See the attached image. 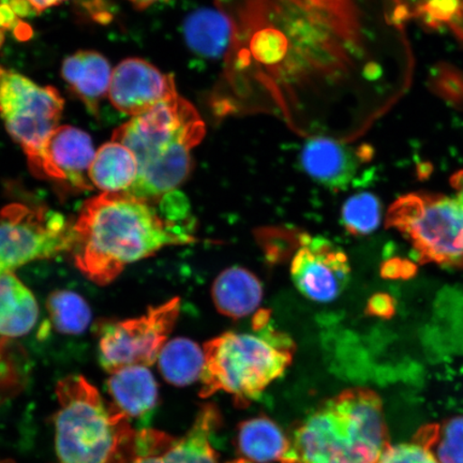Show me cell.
Instances as JSON below:
<instances>
[{"label": "cell", "mask_w": 463, "mask_h": 463, "mask_svg": "<svg viewBox=\"0 0 463 463\" xmlns=\"http://www.w3.org/2000/svg\"><path fill=\"white\" fill-rule=\"evenodd\" d=\"M61 75L87 109L97 115L112 80L113 71L107 58L94 51L78 52L63 61Z\"/></svg>", "instance_id": "9a60e30c"}, {"label": "cell", "mask_w": 463, "mask_h": 463, "mask_svg": "<svg viewBox=\"0 0 463 463\" xmlns=\"http://www.w3.org/2000/svg\"><path fill=\"white\" fill-rule=\"evenodd\" d=\"M216 407L206 404L200 411L186 436L174 441L164 453L166 463H218L211 437L219 424Z\"/></svg>", "instance_id": "7402d4cb"}, {"label": "cell", "mask_w": 463, "mask_h": 463, "mask_svg": "<svg viewBox=\"0 0 463 463\" xmlns=\"http://www.w3.org/2000/svg\"><path fill=\"white\" fill-rule=\"evenodd\" d=\"M230 17L227 79L235 97L258 90L257 109L302 119L306 99L383 78L373 34L354 0H241ZM253 107V108H254ZM252 109V108H251Z\"/></svg>", "instance_id": "6da1fadb"}, {"label": "cell", "mask_w": 463, "mask_h": 463, "mask_svg": "<svg viewBox=\"0 0 463 463\" xmlns=\"http://www.w3.org/2000/svg\"><path fill=\"white\" fill-rule=\"evenodd\" d=\"M7 338L0 340V392H13L20 385L19 374L7 354Z\"/></svg>", "instance_id": "f546056e"}, {"label": "cell", "mask_w": 463, "mask_h": 463, "mask_svg": "<svg viewBox=\"0 0 463 463\" xmlns=\"http://www.w3.org/2000/svg\"><path fill=\"white\" fill-rule=\"evenodd\" d=\"M229 463H254V462H252L250 460H247V459H239V460L232 461Z\"/></svg>", "instance_id": "f35d334b"}, {"label": "cell", "mask_w": 463, "mask_h": 463, "mask_svg": "<svg viewBox=\"0 0 463 463\" xmlns=\"http://www.w3.org/2000/svg\"><path fill=\"white\" fill-rule=\"evenodd\" d=\"M184 36L191 51L207 58L222 56L233 38V24L222 11L200 9L184 22Z\"/></svg>", "instance_id": "ffe728a7"}, {"label": "cell", "mask_w": 463, "mask_h": 463, "mask_svg": "<svg viewBox=\"0 0 463 463\" xmlns=\"http://www.w3.org/2000/svg\"><path fill=\"white\" fill-rule=\"evenodd\" d=\"M27 2L33 5L37 13H43L46 9L66 3L67 0H27Z\"/></svg>", "instance_id": "8d00e7d4"}, {"label": "cell", "mask_w": 463, "mask_h": 463, "mask_svg": "<svg viewBox=\"0 0 463 463\" xmlns=\"http://www.w3.org/2000/svg\"><path fill=\"white\" fill-rule=\"evenodd\" d=\"M295 254L291 275L307 298L327 303L337 298L350 281L351 268L345 251L323 237L303 235Z\"/></svg>", "instance_id": "8fae6325"}, {"label": "cell", "mask_w": 463, "mask_h": 463, "mask_svg": "<svg viewBox=\"0 0 463 463\" xmlns=\"http://www.w3.org/2000/svg\"><path fill=\"white\" fill-rule=\"evenodd\" d=\"M4 32L2 31V29H0V46H2V44L4 43Z\"/></svg>", "instance_id": "ab89813d"}, {"label": "cell", "mask_w": 463, "mask_h": 463, "mask_svg": "<svg viewBox=\"0 0 463 463\" xmlns=\"http://www.w3.org/2000/svg\"><path fill=\"white\" fill-rule=\"evenodd\" d=\"M174 220L148 201L126 194L98 195L85 202L73 225L75 264L90 280L107 286L127 265L194 241Z\"/></svg>", "instance_id": "7a4b0ae2"}, {"label": "cell", "mask_w": 463, "mask_h": 463, "mask_svg": "<svg viewBox=\"0 0 463 463\" xmlns=\"http://www.w3.org/2000/svg\"><path fill=\"white\" fill-rule=\"evenodd\" d=\"M382 208L373 194L362 193L351 196L343 208V222L350 234L363 236L373 233L381 222Z\"/></svg>", "instance_id": "484cf974"}, {"label": "cell", "mask_w": 463, "mask_h": 463, "mask_svg": "<svg viewBox=\"0 0 463 463\" xmlns=\"http://www.w3.org/2000/svg\"><path fill=\"white\" fill-rule=\"evenodd\" d=\"M204 351L187 338H175L164 346L158 366L162 376L174 386H187L201 379Z\"/></svg>", "instance_id": "603a6c76"}, {"label": "cell", "mask_w": 463, "mask_h": 463, "mask_svg": "<svg viewBox=\"0 0 463 463\" xmlns=\"http://www.w3.org/2000/svg\"><path fill=\"white\" fill-rule=\"evenodd\" d=\"M108 390L112 403L129 420L145 418L158 404L157 381L148 367H129L112 373Z\"/></svg>", "instance_id": "2e32d148"}, {"label": "cell", "mask_w": 463, "mask_h": 463, "mask_svg": "<svg viewBox=\"0 0 463 463\" xmlns=\"http://www.w3.org/2000/svg\"><path fill=\"white\" fill-rule=\"evenodd\" d=\"M165 451H145L137 449L136 458L131 463H166L164 458Z\"/></svg>", "instance_id": "e575fe53"}, {"label": "cell", "mask_w": 463, "mask_h": 463, "mask_svg": "<svg viewBox=\"0 0 463 463\" xmlns=\"http://www.w3.org/2000/svg\"><path fill=\"white\" fill-rule=\"evenodd\" d=\"M73 227L61 213L24 204L0 213V278L33 260L71 250Z\"/></svg>", "instance_id": "9c48e42d"}, {"label": "cell", "mask_w": 463, "mask_h": 463, "mask_svg": "<svg viewBox=\"0 0 463 463\" xmlns=\"http://www.w3.org/2000/svg\"><path fill=\"white\" fill-rule=\"evenodd\" d=\"M0 463H14V462L11 461V460H0Z\"/></svg>", "instance_id": "60d3db41"}, {"label": "cell", "mask_w": 463, "mask_h": 463, "mask_svg": "<svg viewBox=\"0 0 463 463\" xmlns=\"http://www.w3.org/2000/svg\"><path fill=\"white\" fill-rule=\"evenodd\" d=\"M2 72H3V69H0V74H2Z\"/></svg>", "instance_id": "b9f144b4"}, {"label": "cell", "mask_w": 463, "mask_h": 463, "mask_svg": "<svg viewBox=\"0 0 463 463\" xmlns=\"http://www.w3.org/2000/svg\"><path fill=\"white\" fill-rule=\"evenodd\" d=\"M237 449L245 459L254 463L281 461L288 449V439L275 421L260 416L241 422Z\"/></svg>", "instance_id": "44dd1931"}, {"label": "cell", "mask_w": 463, "mask_h": 463, "mask_svg": "<svg viewBox=\"0 0 463 463\" xmlns=\"http://www.w3.org/2000/svg\"><path fill=\"white\" fill-rule=\"evenodd\" d=\"M451 187L456 191V199L463 207V170L456 172L450 177Z\"/></svg>", "instance_id": "d590c367"}, {"label": "cell", "mask_w": 463, "mask_h": 463, "mask_svg": "<svg viewBox=\"0 0 463 463\" xmlns=\"http://www.w3.org/2000/svg\"><path fill=\"white\" fill-rule=\"evenodd\" d=\"M263 288L250 271L231 268L217 277L213 286V299L216 308L225 317H245L258 308Z\"/></svg>", "instance_id": "e0dca14e"}, {"label": "cell", "mask_w": 463, "mask_h": 463, "mask_svg": "<svg viewBox=\"0 0 463 463\" xmlns=\"http://www.w3.org/2000/svg\"><path fill=\"white\" fill-rule=\"evenodd\" d=\"M63 106L65 101L54 87L40 86L13 71L0 74V118L39 177L45 145L58 128Z\"/></svg>", "instance_id": "ba28073f"}, {"label": "cell", "mask_w": 463, "mask_h": 463, "mask_svg": "<svg viewBox=\"0 0 463 463\" xmlns=\"http://www.w3.org/2000/svg\"><path fill=\"white\" fill-rule=\"evenodd\" d=\"M390 447L382 399L367 387H353L300 422L280 462L379 463Z\"/></svg>", "instance_id": "277c9868"}, {"label": "cell", "mask_w": 463, "mask_h": 463, "mask_svg": "<svg viewBox=\"0 0 463 463\" xmlns=\"http://www.w3.org/2000/svg\"><path fill=\"white\" fill-rule=\"evenodd\" d=\"M95 149L91 137L83 130L71 126H61L45 145L42 176L67 181L73 187L90 190L89 174Z\"/></svg>", "instance_id": "5bb4252c"}, {"label": "cell", "mask_w": 463, "mask_h": 463, "mask_svg": "<svg viewBox=\"0 0 463 463\" xmlns=\"http://www.w3.org/2000/svg\"><path fill=\"white\" fill-rule=\"evenodd\" d=\"M414 15L430 28L450 26L463 42V0H422Z\"/></svg>", "instance_id": "4316f807"}, {"label": "cell", "mask_w": 463, "mask_h": 463, "mask_svg": "<svg viewBox=\"0 0 463 463\" xmlns=\"http://www.w3.org/2000/svg\"><path fill=\"white\" fill-rule=\"evenodd\" d=\"M130 2L135 5V7L137 9H146L154 4L167 2V0H130Z\"/></svg>", "instance_id": "74e56055"}, {"label": "cell", "mask_w": 463, "mask_h": 463, "mask_svg": "<svg viewBox=\"0 0 463 463\" xmlns=\"http://www.w3.org/2000/svg\"><path fill=\"white\" fill-rule=\"evenodd\" d=\"M381 273L389 279H410L418 273V266L409 260L395 258L382 266Z\"/></svg>", "instance_id": "4dcf8cb0"}, {"label": "cell", "mask_w": 463, "mask_h": 463, "mask_svg": "<svg viewBox=\"0 0 463 463\" xmlns=\"http://www.w3.org/2000/svg\"><path fill=\"white\" fill-rule=\"evenodd\" d=\"M369 149L354 148L331 137L309 138L300 153L303 170L323 186L344 190L350 186L361 165L369 160Z\"/></svg>", "instance_id": "4fadbf2b"}, {"label": "cell", "mask_w": 463, "mask_h": 463, "mask_svg": "<svg viewBox=\"0 0 463 463\" xmlns=\"http://www.w3.org/2000/svg\"><path fill=\"white\" fill-rule=\"evenodd\" d=\"M17 16L11 7L10 0H0V29L7 31V29L17 28L19 22Z\"/></svg>", "instance_id": "836d02e7"}, {"label": "cell", "mask_w": 463, "mask_h": 463, "mask_svg": "<svg viewBox=\"0 0 463 463\" xmlns=\"http://www.w3.org/2000/svg\"><path fill=\"white\" fill-rule=\"evenodd\" d=\"M432 90L445 101L463 109V72L449 65H439L434 71Z\"/></svg>", "instance_id": "83f0119b"}, {"label": "cell", "mask_w": 463, "mask_h": 463, "mask_svg": "<svg viewBox=\"0 0 463 463\" xmlns=\"http://www.w3.org/2000/svg\"><path fill=\"white\" fill-rule=\"evenodd\" d=\"M181 299L152 307L144 316L103 324L99 335V361L109 373L129 367L153 366L175 326Z\"/></svg>", "instance_id": "30bf717a"}, {"label": "cell", "mask_w": 463, "mask_h": 463, "mask_svg": "<svg viewBox=\"0 0 463 463\" xmlns=\"http://www.w3.org/2000/svg\"><path fill=\"white\" fill-rule=\"evenodd\" d=\"M52 326L63 335L83 334L91 320V311L86 300L72 291H55L46 302Z\"/></svg>", "instance_id": "cb8c5ba5"}, {"label": "cell", "mask_w": 463, "mask_h": 463, "mask_svg": "<svg viewBox=\"0 0 463 463\" xmlns=\"http://www.w3.org/2000/svg\"><path fill=\"white\" fill-rule=\"evenodd\" d=\"M54 415L58 463H131L137 431L82 375L58 382Z\"/></svg>", "instance_id": "5b68a950"}, {"label": "cell", "mask_w": 463, "mask_h": 463, "mask_svg": "<svg viewBox=\"0 0 463 463\" xmlns=\"http://www.w3.org/2000/svg\"><path fill=\"white\" fill-rule=\"evenodd\" d=\"M204 136L200 115L178 94L119 127L112 141L130 149L138 165L137 181L124 194L154 202L175 191L193 170L191 149Z\"/></svg>", "instance_id": "3957f363"}, {"label": "cell", "mask_w": 463, "mask_h": 463, "mask_svg": "<svg viewBox=\"0 0 463 463\" xmlns=\"http://www.w3.org/2000/svg\"><path fill=\"white\" fill-rule=\"evenodd\" d=\"M77 4L87 15L101 24H107L112 21V5L109 0H77Z\"/></svg>", "instance_id": "1f68e13d"}, {"label": "cell", "mask_w": 463, "mask_h": 463, "mask_svg": "<svg viewBox=\"0 0 463 463\" xmlns=\"http://www.w3.org/2000/svg\"><path fill=\"white\" fill-rule=\"evenodd\" d=\"M138 165L131 150L118 142H109L98 149L89 177L103 194H124L137 181Z\"/></svg>", "instance_id": "d6986e66"}, {"label": "cell", "mask_w": 463, "mask_h": 463, "mask_svg": "<svg viewBox=\"0 0 463 463\" xmlns=\"http://www.w3.org/2000/svg\"><path fill=\"white\" fill-rule=\"evenodd\" d=\"M39 306L31 289L14 273L0 278V335L22 337L32 331Z\"/></svg>", "instance_id": "ac0fdd59"}, {"label": "cell", "mask_w": 463, "mask_h": 463, "mask_svg": "<svg viewBox=\"0 0 463 463\" xmlns=\"http://www.w3.org/2000/svg\"><path fill=\"white\" fill-rule=\"evenodd\" d=\"M367 309L370 316L390 318L396 312L395 299L390 297L389 294H375L370 298Z\"/></svg>", "instance_id": "d6a6232c"}, {"label": "cell", "mask_w": 463, "mask_h": 463, "mask_svg": "<svg viewBox=\"0 0 463 463\" xmlns=\"http://www.w3.org/2000/svg\"><path fill=\"white\" fill-rule=\"evenodd\" d=\"M379 463H441L427 445L418 439L411 443L391 445Z\"/></svg>", "instance_id": "f1b7e54d"}, {"label": "cell", "mask_w": 463, "mask_h": 463, "mask_svg": "<svg viewBox=\"0 0 463 463\" xmlns=\"http://www.w3.org/2000/svg\"><path fill=\"white\" fill-rule=\"evenodd\" d=\"M420 432V438H415L427 445L441 463H463V416L451 419L436 430Z\"/></svg>", "instance_id": "d4e9b609"}, {"label": "cell", "mask_w": 463, "mask_h": 463, "mask_svg": "<svg viewBox=\"0 0 463 463\" xmlns=\"http://www.w3.org/2000/svg\"><path fill=\"white\" fill-rule=\"evenodd\" d=\"M386 227L410 241L420 264L463 269V207L443 194H410L392 203Z\"/></svg>", "instance_id": "52a82bcc"}, {"label": "cell", "mask_w": 463, "mask_h": 463, "mask_svg": "<svg viewBox=\"0 0 463 463\" xmlns=\"http://www.w3.org/2000/svg\"><path fill=\"white\" fill-rule=\"evenodd\" d=\"M175 94L172 75L141 58H128L114 69L108 96L119 112L136 118Z\"/></svg>", "instance_id": "7c38bea8"}, {"label": "cell", "mask_w": 463, "mask_h": 463, "mask_svg": "<svg viewBox=\"0 0 463 463\" xmlns=\"http://www.w3.org/2000/svg\"><path fill=\"white\" fill-rule=\"evenodd\" d=\"M258 332L225 333L205 344L202 398L222 391L248 403L285 374L293 360L291 338L269 326Z\"/></svg>", "instance_id": "8992f818"}]
</instances>
